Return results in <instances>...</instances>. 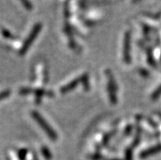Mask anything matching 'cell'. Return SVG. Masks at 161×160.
I'll return each mask as SVG.
<instances>
[{"label":"cell","mask_w":161,"mask_h":160,"mask_svg":"<svg viewBox=\"0 0 161 160\" xmlns=\"http://www.w3.org/2000/svg\"><path fill=\"white\" fill-rule=\"evenodd\" d=\"M31 115H32L33 119L36 121L37 124L40 126V128L43 130V132L47 134V136L52 141L57 140V134L56 133L55 130L53 129L51 126L49 125L48 123L46 121V119H43V117L41 115L40 113H38L35 110H34V111L31 112Z\"/></svg>","instance_id":"6da1fadb"},{"label":"cell","mask_w":161,"mask_h":160,"mask_svg":"<svg viewBox=\"0 0 161 160\" xmlns=\"http://www.w3.org/2000/svg\"><path fill=\"white\" fill-rule=\"evenodd\" d=\"M41 30H42V24L41 23H38L34 26L33 30H31V34L29 35V36L27 37L26 40L25 41L24 44L22 46V48L20 50V54H25L27 50L30 48L31 45L34 43V41L35 40L36 37L39 35V34L40 33Z\"/></svg>","instance_id":"7a4b0ae2"},{"label":"cell","mask_w":161,"mask_h":160,"mask_svg":"<svg viewBox=\"0 0 161 160\" xmlns=\"http://www.w3.org/2000/svg\"><path fill=\"white\" fill-rule=\"evenodd\" d=\"M106 75H107V91H108L109 97H110V100L113 104H115L117 102V87L116 84H115V81H114V77H113V75L111 74L110 71H108L106 73Z\"/></svg>","instance_id":"3957f363"},{"label":"cell","mask_w":161,"mask_h":160,"mask_svg":"<svg viewBox=\"0 0 161 160\" xmlns=\"http://www.w3.org/2000/svg\"><path fill=\"white\" fill-rule=\"evenodd\" d=\"M131 50V35L129 32L125 34V43H124V59L126 63H129L131 61L130 57Z\"/></svg>","instance_id":"277c9868"},{"label":"cell","mask_w":161,"mask_h":160,"mask_svg":"<svg viewBox=\"0 0 161 160\" xmlns=\"http://www.w3.org/2000/svg\"><path fill=\"white\" fill-rule=\"evenodd\" d=\"M87 78H88L87 74L82 75V76H80V78H78V79H76L75 80H74V81L70 82V83H68L67 85H65V87H63L62 88H61V92L62 94L66 93V92H69L70 90L74 89L75 87H77L79 83H80L81 82L84 81V80H86V79H87Z\"/></svg>","instance_id":"5b68a950"},{"label":"cell","mask_w":161,"mask_h":160,"mask_svg":"<svg viewBox=\"0 0 161 160\" xmlns=\"http://www.w3.org/2000/svg\"><path fill=\"white\" fill-rule=\"evenodd\" d=\"M161 152V145H157V146H154L151 148L147 149L146 150L142 151L140 154V158H146L147 157L153 155V154H158V153Z\"/></svg>","instance_id":"8992f818"},{"label":"cell","mask_w":161,"mask_h":160,"mask_svg":"<svg viewBox=\"0 0 161 160\" xmlns=\"http://www.w3.org/2000/svg\"><path fill=\"white\" fill-rule=\"evenodd\" d=\"M160 96H161V84H160V86L158 87L157 89L154 91L153 94L151 95V98H152V100H154V101H155V100H157L158 98L160 97Z\"/></svg>","instance_id":"52a82bcc"},{"label":"cell","mask_w":161,"mask_h":160,"mask_svg":"<svg viewBox=\"0 0 161 160\" xmlns=\"http://www.w3.org/2000/svg\"><path fill=\"white\" fill-rule=\"evenodd\" d=\"M9 95H10V91H9V90L3 91V92H1V93H0V101L3 99H5V98H7Z\"/></svg>","instance_id":"ba28073f"},{"label":"cell","mask_w":161,"mask_h":160,"mask_svg":"<svg viewBox=\"0 0 161 160\" xmlns=\"http://www.w3.org/2000/svg\"><path fill=\"white\" fill-rule=\"evenodd\" d=\"M42 152H43V154H44V156L46 157V158H50V153H49V151H48V150H47V148H46V147H43V150H42Z\"/></svg>","instance_id":"9c48e42d"}]
</instances>
